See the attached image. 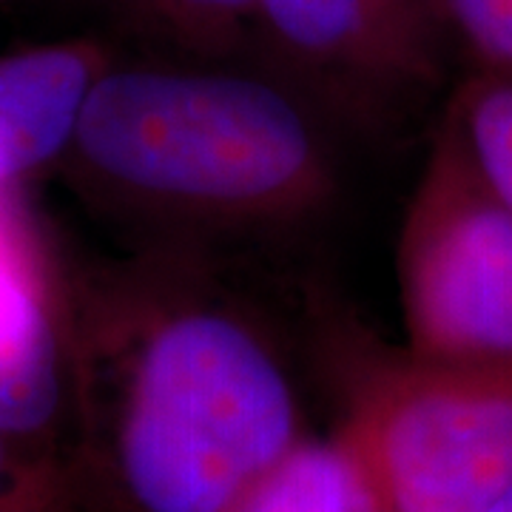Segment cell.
Returning a JSON list of instances; mask_svg holds the SVG:
<instances>
[{"mask_svg": "<svg viewBox=\"0 0 512 512\" xmlns=\"http://www.w3.org/2000/svg\"><path fill=\"white\" fill-rule=\"evenodd\" d=\"M453 43L478 72L512 74V0H433Z\"/></svg>", "mask_w": 512, "mask_h": 512, "instance_id": "cell-12", "label": "cell"}, {"mask_svg": "<svg viewBox=\"0 0 512 512\" xmlns=\"http://www.w3.org/2000/svg\"><path fill=\"white\" fill-rule=\"evenodd\" d=\"M117 55L89 35L0 55V194L60 168L92 86Z\"/></svg>", "mask_w": 512, "mask_h": 512, "instance_id": "cell-7", "label": "cell"}, {"mask_svg": "<svg viewBox=\"0 0 512 512\" xmlns=\"http://www.w3.org/2000/svg\"><path fill=\"white\" fill-rule=\"evenodd\" d=\"M447 46L433 0H256L248 57L319 109L387 123L436 94Z\"/></svg>", "mask_w": 512, "mask_h": 512, "instance_id": "cell-5", "label": "cell"}, {"mask_svg": "<svg viewBox=\"0 0 512 512\" xmlns=\"http://www.w3.org/2000/svg\"><path fill=\"white\" fill-rule=\"evenodd\" d=\"M256 0H160L148 35L174 55L239 60L251 49Z\"/></svg>", "mask_w": 512, "mask_h": 512, "instance_id": "cell-11", "label": "cell"}, {"mask_svg": "<svg viewBox=\"0 0 512 512\" xmlns=\"http://www.w3.org/2000/svg\"><path fill=\"white\" fill-rule=\"evenodd\" d=\"M222 251L66 265L74 450L128 512H231L308 441L291 359Z\"/></svg>", "mask_w": 512, "mask_h": 512, "instance_id": "cell-1", "label": "cell"}, {"mask_svg": "<svg viewBox=\"0 0 512 512\" xmlns=\"http://www.w3.org/2000/svg\"><path fill=\"white\" fill-rule=\"evenodd\" d=\"M66 262L26 191L0 194V433L74 447Z\"/></svg>", "mask_w": 512, "mask_h": 512, "instance_id": "cell-6", "label": "cell"}, {"mask_svg": "<svg viewBox=\"0 0 512 512\" xmlns=\"http://www.w3.org/2000/svg\"><path fill=\"white\" fill-rule=\"evenodd\" d=\"M444 126L478 177L512 211V74H470L444 111Z\"/></svg>", "mask_w": 512, "mask_h": 512, "instance_id": "cell-9", "label": "cell"}, {"mask_svg": "<svg viewBox=\"0 0 512 512\" xmlns=\"http://www.w3.org/2000/svg\"><path fill=\"white\" fill-rule=\"evenodd\" d=\"M365 495L336 441L308 439L231 512H359Z\"/></svg>", "mask_w": 512, "mask_h": 512, "instance_id": "cell-10", "label": "cell"}, {"mask_svg": "<svg viewBox=\"0 0 512 512\" xmlns=\"http://www.w3.org/2000/svg\"><path fill=\"white\" fill-rule=\"evenodd\" d=\"M336 444L379 512H484L512 484V379L333 339Z\"/></svg>", "mask_w": 512, "mask_h": 512, "instance_id": "cell-3", "label": "cell"}, {"mask_svg": "<svg viewBox=\"0 0 512 512\" xmlns=\"http://www.w3.org/2000/svg\"><path fill=\"white\" fill-rule=\"evenodd\" d=\"M0 512H103L72 444L0 433Z\"/></svg>", "mask_w": 512, "mask_h": 512, "instance_id": "cell-8", "label": "cell"}, {"mask_svg": "<svg viewBox=\"0 0 512 512\" xmlns=\"http://www.w3.org/2000/svg\"><path fill=\"white\" fill-rule=\"evenodd\" d=\"M23 3H29V0H0V15L3 12H9V9H18Z\"/></svg>", "mask_w": 512, "mask_h": 512, "instance_id": "cell-15", "label": "cell"}, {"mask_svg": "<svg viewBox=\"0 0 512 512\" xmlns=\"http://www.w3.org/2000/svg\"><path fill=\"white\" fill-rule=\"evenodd\" d=\"M94 9H103L109 12L111 18L120 20L123 26L140 32V35H148L151 29V20H154V12H157V3L160 0H83Z\"/></svg>", "mask_w": 512, "mask_h": 512, "instance_id": "cell-13", "label": "cell"}, {"mask_svg": "<svg viewBox=\"0 0 512 512\" xmlns=\"http://www.w3.org/2000/svg\"><path fill=\"white\" fill-rule=\"evenodd\" d=\"M359 512H379V510H373L370 504H362V510H359Z\"/></svg>", "mask_w": 512, "mask_h": 512, "instance_id": "cell-16", "label": "cell"}, {"mask_svg": "<svg viewBox=\"0 0 512 512\" xmlns=\"http://www.w3.org/2000/svg\"><path fill=\"white\" fill-rule=\"evenodd\" d=\"M396 276L404 348L512 379V211L444 123L404 208Z\"/></svg>", "mask_w": 512, "mask_h": 512, "instance_id": "cell-4", "label": "cell"}, {"mask_svg": "<svg viewBox=\"0 0 512 512\" xmlns=\"http://www.w3.org/2000/svg\"><path fill=\"white\" fill-rule=\"evenodd\" d=\"M134 245L302 234L342 191L322 109L251 57H114L57 168Z\"/></svg>", "mask_w": 512, "mask_h": 512, "instance_id": "cell-2", "label": "cell"}, {"mask_svg": "<svg viewBox=\"0 0 512 512\" xmlns=\"http://www.w3.org/2000/svg\"><path fill=\"white\" fill-rule=\"evenodd\" d=\"M484 512H512V484Z\"/></svg>", "mask_w": 512, "mask_h": 512, "instance_id": "cell-14", "label": "cell"}]
</instances>
